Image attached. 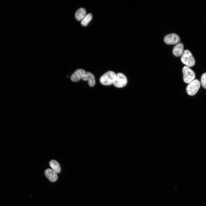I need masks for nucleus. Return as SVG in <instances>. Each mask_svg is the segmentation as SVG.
<instances>
[{
	"label": "nucleus",
	"instance_id": "4",
	"mask_svg": "<svg viewBox=\"0 0 206 206\" xmlns=\"http://www.w3.org/2000/svg\"><path fill=\"white\" fill-rule=\"evenodd\" d=\"M183 80L185 82L189 83L194 80L195 76L194 72L189 67L185 66L182 69Z\"/></svg>",
	"mask_w": 206,
	"mask_h": 206
},
{
	"label": "nucleus",
	"instance_id": "6",
	"mask_svg": "<svg viewBox=\"0 0 206 206\" xmlns=\"http://www.w3.org/2000/svg\"><path fill=\"white\" fill-rule=\"evenodd\" d=\"M165 42L169 45H174L178 43L180 39L179 36L174 33L169 34L166 35L164 39Z\"/></svg>",
	"mask_w": 206,
	"mask_h": 206
},
{
	"label": "nucleus",
	"instance_id": "12",
	"mask_svg": "<svg viewBox=\"0 0 206 206\" xmlns=\"http://www.w3.org/2000/svg\"><path fill=\"white\" fill-rule=\"evenodd\" d=\"M49 165L53 170L57 173H60V167L59 164L56 161L54 160H51L49 162Z\"/></svg>",
	"mask_w": 206,
	"mask_h": 206
},
{
	"label": "nucleus",
	"instance_id": "13",
	"mask_svg": "<svg viewBox=\"0 0 206 206\" xmlns=\"http://www.w3.org/2000/svg\"><path fill=\"white\" fill-rule=\"evenodd\" d=\"M92 16L91 14L89 13L81 21V25L84 26H87L92 20Z\"/></svg>",
	"mask_w": 206,
	"mask_h": 206
},
{
	"label": "nucleus",
	"instance_id": "7",
	"mask_svg": "<svg viewBox=\"0 0 206 206\" xmlns=\"http://www.w3.org/2000/svg\"><path fill=\"white\" fill-rule=\"evenodd\" d=\"M82 79L84 81H88V85L90 87H93L95 84L94 76L93 74L90 72H86Z\"/></svg>",
	"mask_w": 206,
	"mask_h": 206
},
{
	"label": "nucleus",
	"instance_id": "10",
	"mask_svg": "<svg viewBox=\"0 0 206 206\" xmlns=\"http://www.w3.org/2000/svg\"><path fill=\"white\" fill-rule=\"evenodd\" d=\"M183 45L182 43H177L174 47L172 52L175 56L178 57L182 56L184 52Z\"/></svg>",
	"mask_w": 206,
	"mask_h": 206
},
{
	"label": "nucleus",
	"instance_id": "5",
	"mask_svg": "<svg viewBox=\"0 0 206 206\" xmlns=\"http://www.w3.org/2000/svg\"><path fill=\"white\" fill-rule=\"evenodd\" d=\"M127 80L125 76L123 74L118 73L116 74V77L114 85L117 88H121L125 86L127 84Z\"/></svg>",
	"mask_w": 206,
	"mask_h": 206
},
{
	"label": "nucleus",
	"instance_id": "3",
	"mask_svg": "<svg viewBox=\"0 0 206 206\" xmlns=\"http://www.w3.org/2000/svg\"><path fill=\"white\" fill-rule=\"evenodd\" d=\"M201 85L200 81L197 79H195L190 82L186 88L188 94L190 96L195 95L197 92Z\"/></svg>",
	"mask_w": 206,
	"mask_h": 206
},
{
	"label": "nucleus",
	"instance_id": "11",
	"mask_svg": "<svg viewBox=\"0 0 206 206\" xmlns=\"http://www.w3.org/2000/svg\"><path fill=\"white\" fill-rule=\"evenodd\" d=\"M86 10L83 8H80L76 12L75 17L76 19L79 21H82L86 15Z\"/></svg>",
	"mask_w": 206,
	"mask_h": 206
},
{
	"label": "nucleus",
	"instance_id": "8",
	"mask_svg": "<svg viewBox=\"0 0 206 206\" xmlns=\"http://www.w3.org/2000/svg\"><path fill=\"white\" fill-rule=\"evenodd\" d=\"M85 72V71L82 69H79L76 70L71 76V80L74 82L78 81L82 79Z\"/></svg>",
	"mask_w": 206,
	"mask_h": 206
},
{
	"label": "nucleus",
	"instance_id": "14",
	"mask_svg": "<svg viewBox=\"0 0 206 206\" xmlns=\"http://www.w3.org/2000/svg\"><path fill=\"white\" fill-rule=\"evenodd\" d=\"M201 81V83L202 86L204 88L206 89V72L203 73L202 75Z\"/></svg>",
	"mask_w": 206,
	"mask_h": 206
},
{
	"label": "nucleus",
	"instance_id": "1",
	"mask_svg": "<svg viewBox=\"0 0 206 206\" xmlns=\"http://www.w3.org/2000/svg\"><path fill=\"white\" fill-rule=\"evenodd\" d=\"M116 77V74L112 71H108L103 74L100 81L102 85L108 86L113 84Z\"/></svg>",
	"mask_w": 206,
	"mask_h": 206
},
{
	"label": "nucleus",
	"instance_id": "9",
	"mask_svg": "<svg viewBox=\"0 0 206 206\" xmlns=\"http://www.w3.org/2000/svg\"><path fill=\"white\" fill-rule=\"evenodd\" d=\"M44 173L46 177L52 182L56 181L58 178L57 173L50 169H46Z\"/></svg>",
	"mask_w": 206,
	"mask_h": 206
},
{
	"label": "nucleus",
	"instance_id": "2",
	"mask_svg": "<svg viewBox=\"0 0 206 206\" xmlns=\"http://www.w3.org/2000/svg\"><path fill=\"white\" fill-rule=\"evenodd\" d=\"M182 62L189 67L194 66L195 63V59L191 52L188 50L184 51L181 58Z\"/></svg>",
	"mask_w": 206,
	"mask_h": 206
}]
</instances>
